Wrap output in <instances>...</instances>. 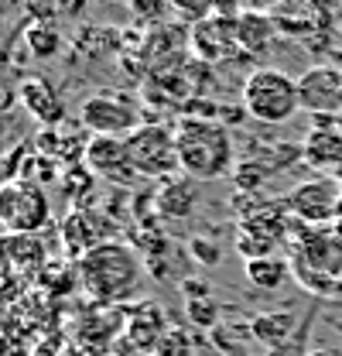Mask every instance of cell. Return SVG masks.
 I'll use <instances>...</instances> for the list:
<instances>
[{
    "mask_svg": "<svg viewBox=\"0 0 342 356\" xmlns=\"http://www.w3.org/2000/svg\"><path fill=\"white\" fill-rule=\"evenodd\" d=\"M174 147H178V172L195 181H213L229 175L236 165V140L226 120L185 113L174 120Z\"/></svg>",
    "mask_w": 342,
    "mask_h": 356,
    "instance_id": "6da1fadb",
    "label": "cell"
},
{
    "mask_svg": "<svg viewBox=\"0 0 342 356\" xmlns=\"http://www.w3.org/2000/svg\"><path fill=\"white\" fill-rule=\"evenodd\" d=\"M291 277L315 298L342 295V226H298L288 243Z\"/></svg>",
    "mask_w": 342,
    "mask_h": 356,
    "instance_id": "7a4b0ae2",
    "label": "cell"
},
{
    "mask_svg": "<svg viewBox=\"0 0 342 356\" xmlns=\"http://www.w3.org/2000/svg\"><path fill=\"white\" fill-rule=\"evenodd\" d=\"M76 277L99 305H120L137 298L144 288V257L130 243L106 240L76 261Z\"/></svg>",
    "mask_w": 342,
    "mask_h": 356,
    "instance_id": "3957f363",
    "label": "cell"
},
{
    "mask_svg": "<svg viewBox=\"0 0 342 356\" xmlns=\"http://www.w3.org/2000/svg\"><path fill=\"white\" fill-rule=\"evenodd\" d=\"M240 99H243V113L256 124H267V127L288 124L301 110L298 79H291L284 69H274V65L254 69L243 83Z\"/></svg>",
    "mask_w": 342,
    "mask_h": 356,
    "instance_id": "277c9868",
    "label": "cell"
},
{
    "mask_svg": "<svg viewBox=\"0 0 342 356\" xmlns=\"http://www.w3.org/2000/svg\"><path fill=\"white\" fill-rule=\"evenodd\" d=\"M274 28L281 38H291L301 44H322L339 21L336 0H274L267 7Z\"/></svg>",
    "mask_w": 342,
    "mask_h": 356,
    "instance_id": "5b68a950",
    "label": "cell"
},
{
    "mask_svg": "<svg viewBox=\"0 0 342 356\" xmlns=\"http://www.w3.org/2000/svg\"><path fill=\"white\" fill-rule=\"evenodd\" d=\"M127 151L137 178H165L178 175V147H174V124L165 120H144L127 137Z\"/></svg>",
    "mask_w": 342,
    "mask_h": 356,
    "instance_id": "8992f818",
    "label": "cell"
},
{
    "mask_svg": "<svg viewBox=\"0 0 342 356\" xmlns=\"http://www.w3.org/2000/svg\"><path fill=\"white\" fill-rule=\"evenodd\" d=\"M0 222L7 233H42L51 222V199L38 181H3L0 185Z\"/></svg>",
    "mask_w": 342,
    "mask_h": 356,
    "instance_id": "52a82bcc",
    "label": "cell"
},
{
    "mask_svg": "<svg viewBox=\"0 0 342 356\" xmlns=\"http://www.w3.org/2000/svg\"><path fill=\"white\" fill-rule=\"evenodd\" d=\"M79 124L89 137H130L144 124V113L124 92H89L79 103Z\"/></svg>",
    "mask_w": 342,
    "mask_h": 356,
    "instance_id": "ba28073f",
    "label": "cell"
},
{
    "mask_svg": "<svg viewBox=\"0 0 342 356\" xmlns=\"http://www.w3.org/2000/svg\"><path fill=\"white\" fill-rule=\"evenodd\" d=\"M284 209L301 226H329L342 213V181L332 175H315L308 181H298L284 195Z\"/></svg>",
    "mask_w": 342,
    "mask_h": 356,
    "instance_id": "9c48e42d",
    "label": "cell"
},
{
    "mask_svg": "<svg viewBox=\"0 0 342 356\" xmlns=\"http://www.w3.org/2000/svg\"><path fill=\"white\" fill-rule=\"evenodd\" d=\"M188 51L202 65H226V62L243 58L240 35H236V17L213 10L209 17L188 24Z\"/></svg>",
    "mask_w": 342,
    "mask_h": 356,
    "instance_id": "30bf717a",
    "label": "cell"
},
{
    "mask_svg": "<svg viewBox=\"0 0 342 356\" xmlns=\"http://www.w3.org/2000/svg\"><path fill=\"white\" fill-rule=\"evenodd\" d=\"M298 96L301 110L311 117H339L342 113V69L332 62H318L308 65L298 76Z\"/></svg>",
    "mask_w": 342,
    "mask_h": 356,
    "instance_id": "8fae6325",
    "label": "cell"
},
{
    "mask_svg": "<svg viewBox=\"0 0 342 356\" xmlns=\"http://www.w3.org/2000/svg\"><path fill=\"white\" fill-rule=\"evenodd\" d=\"M83 168L110 185H130L137 178L127 151V137H86Z\"/></svg>",
    "mask_w": 342,
    "mask_h": 356,
    "instance_id": "7c38bea8",
    "label": "cell"
},
{
    "mask_svg": "<svg viewBox=\"0 0 342 356\" xmlns=\"http://www.w3.org/2000/svg\"><path fill=\"white\" fill-rule=\"evenodd\" d=\"M301 147V161L318 168V172H336L342 168V131L336 124H318L304 134V140L298 144Z\"/></svg>",
    "mask_w": 342,
    "mask_h": 356,
    "instance_id": "4fadbf2b",
    "label": "cell"
},
{
    "mask_svg": "<svg viewBox=\"0 0 342 356\" xmlns=\"http://www.w3.org/2000/svg\"><path fill=\"white\" fill-rule=\"evenodd\" d=\"M199 206V192H195V178L188 175H171L165 181H158L154 192V213L161 220H188Z\"/></svg>",
    "mask_w": 342,
    "mask_h": 356,
    "instance_id": "5bb4252c",
    "label": "cell"
},
{
    "mask_svg": "<svg viewBox=\"0 0 342 356\" xmlns=\"http://www.w3.org/2000/svg\"><path fill=\"white\" fill-rule=\"evenodd\" d=\"M17 96H21V103L38 117V124H44V127H58L65 120V99H62V92H58V86L51 79H44V76L24 79Z\"/></svg>",
    "mask_w": 342,
    "mask_h": 356,
    "instance_id": "9a60e30c",
    "label": "cell"
},
{
    "mask_svg": "<svg viewBox=\"0 0 342 356\" xmlns=\"http://www.w3.org/2000/svg\"><path fill=\"white\" fill-rule=\"evenodd\" d=\"M236 35H240L243 58H263V55H270L277 38H281L267 10H243L236 17Z\"/></svg>",
    "mask_w": 342,
    "mask_h": 356,
    "instance_id": "2e32d148",
    "label": "cell"
},
{
    "mask_svg": "<svg viewBox=\"0 0 342 356\" xmlns=\"http://www.w3.org/2000/svg\"><path fill=\"white\" fill-rule=\"evenodd\" d=\"M0 261L10 267V270H31L38 274L48 261V250H44V240L38 233H7L0 240Z\"/></svg>",
    "mask_w": 342,
    "mask_h": 356,
    "instance_id": "e0dca14e",
    "label": "cell"
},
{
    "mask_svg": "<svg viewBox=\"0 0 342 356\" xmlns=\"http://www.w3.org/2000/svg\"><path fill=\"white\" fill-rule=\"evenodd\" d=\"M250 329H254L256 343H260L267 353H277V350L291 346L295 336L301 332L295 312H260V315L250 318Z\"/></svg>",
    "mask_w": 342,
    "mask_h": 356,
    "instance_id": "ac0fdd59",
    "label": "cell"
},
{
    "mask_svg": "<svg viewBox=\"0 0 342 356\" xmlns=\"http://www.w3.org/2000/svg\"><path fill=\"white\" fill-rule=\"evenodd\" d=\"M92 220H96L92 213L76 209V213H69V216L62 220V226H58V233H62V243H65V254H69L72 261H83L92 247L106 243V240H103V233L92 226Z\"/></svg>",
    "mask_w": 342,
    "mask_h": 356,
    "instance_id": "d6986e66",
    "label": "cell"
},
{
    "mask_svg": "<svg viewBox=\"0 0 342 356\" xmlns=\"http://www.w3.org/2000/svg\"><path fill=\"white\" fill-rule=\"evenodd\" d=\"M127 336L137 350H154L158 339L165 336V315H161V309L158 305H140L130 315Z\"/></svg>",
    "mask_w": 342,
    "mask_h": 356,
    "instance_id": "ffe728a7",
    "label": "cell"
},
{
    "mask_svg": "<svg viewBox=\"0 0 342 356\" xmlns=\"http://www.w3.org/2000/svg\"><path fill=\"white\" fill-rule=\"evenodd\" d=\"M243 270H247V281H250L254 288H263V291H277L284 281H291V264H288V257H281V254L243 261Z\"/></svg>",
    "mask_w": 342,
    "mask_h": 356,
    "instance_id": "44dd1931",
    "label": "cell"
},
{
    "mask_svg": "<svg viewBox=\"0 0 342 356\" xmlns=\"http://www.w3.org/2000/svg\"><path fill=\"white\" fill-rule=\"evenodd\" d=\"M24 44H28V51H31L35 58H55V55L62 51V35H58V28L48 24V21H31V24L24 28Z\"/></svg>",
    "mask_w": 342,
    "mask_h": 356,
    "instance_id": "7402d4cb",
    "label": "cell"
},
{
    "mask_svg": "<svg viewBox=\"0 0 342 356\" xmlns=\"http://www.w3.org/2000/svg\"><path fill=\"white\" fill-rule=\"evenodd\" d=\"M185 318H188L195 329L213 332V329L222 325V305L215 302L213 295H209V298H192V302H185Z\"/></svg>",
    "mask_w": 342,
    "mask_h": 356,
    "instance_id": "603a6c76",
    "label": "cell"
},
{
    "mask_svg": "<svg viewBox=\"0 0 342 356\" xmlns=\"http://www.w3.org/2000/svg\"><path fill=\"white\" fill-rule=\"evenodd\" d=\"M188 257L195 261V264H202V267H215L222 257H226V250L219 247V240H213V236H192L188 240Z\"/></svg>",
    "mask_w": 342,
    "mask_h": 356,
    "instance_id": "cb8c5ba5",
    "label": "cell"
},
{
    "mask_svg": "<svg viewBox=\"0 0 342 356\" xmlns=\"http://www.w3.org/2000/svg\"><path fill=\"white\" fill-rule=\"evenodd\" d=\"M165 7H168L174 17H181L185 24H195V21H202V17L213 14L215 0H165Z\"/></svg>",
    "mask_w": 342,
    "mask_h": 356,
    "instance_id": "d4e9b609",
    "label": "cell"
},
{
    "mask_svg": "<svg viewBox=\"0 0 342 356\" xmlns=\"http://www.w3.org/2000/svg\"><path fill=\"white\" fill-rule=\"evenodd\" d=\"M181 295H185V302H192V298H209V284L206 281H181Z\"/></svg>",
    "mask_w": 342,
    "mask_h": 356,
    "instance_id": "484cf974",
    "label": "cell"
},
{
    "mask_svg": "<svg viewBox=\"0 0 342 356\" xmlns=\"http://www.w3.org/2000/svg\"><path fill=\"white\" fill-rule=\"evenodd\" d=\"M17 3H21V0H0V17H7V14H10Z\"/></svg>",
    "mask_w": 342,
    "mask_h": 356,
    "instance_id": "4316f807",
    "label": "cell"
},
{
    "mask_svg": "<svg viewBox=\"0 0 342 356\" xmlns=\"http://www.w3.org/2000/svg\"><path fill=\"white\" fill-rule=\"evenodd\" d=\"M308 356H332V353H325V350H315V353H308Z\"/></svg>",
    "mask_w": 342,
    "mask_h": 356,
    "instance_id": "83f0119b",
    "label": "cell"
},
{
    "mask_svg": "<svg viewBox=\"0 0 342 356\" xmlns=\"http://www.w3.org/2000/svg\"><path fill=\"white\" fill-rule=\"evenodd\" d=\"M3 236H7V229H3V222H0V240H3Z\"/></svg>",
    "mask_w": 342,
    "mask_h": 356,
    "instance_id": "f1b7e54d",
    "label": "cell"
}]
</instances>
